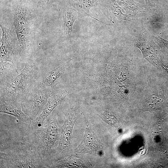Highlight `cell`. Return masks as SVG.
<instances>
[{
	"instance_id": "1",
	"label": "cell",
	"mask_w": 168,
	"mask_h": 168,
	"mask_svg": "<svg viewBox=\"0 0 168 168\" xmlns=\"http://www.w3.org/2000/svg\"><path fill=\"white\" fill-rule=\"evenodd\" d=\"M45 122L38 127L27 128L22 140L39 155L49 168L55 161L60 134L55 119L48 118Z\"/></svg>"
},
{
	"instance_id": "2",
	"label": "cell",
	"mask_w": 168,
	"mask_h": 168,
	"mask_svg": "<svg viewBox=\"0 0 168 168\" xmlns=\"http://www.w3.org/2000/svg\"><path fill=\"white\" fill-rule=\"evenodd\" d=\"M36 67L26 64L18 74L0 83V102L13 101L21 103L36 85Z\"/></svg>"
},
{
	"instance_id": "3",
	"label": "cell",
	"mask_w": 168,
	"mask_h": 168,
	"mask_svg": "<svg viewBox=\"0 0 168 168\" xmlns=\"http://www.w3.org/2000/svg\"><path fill=\"white\" fill-rule=\"evenodd\" d=\"M0 168H49L41 157L24 142L15 143L0 152Z\"/></svg>"
},
{
	"instance_id": "4",
	"label": "cell",
	"mask_w": 168,
	"mask_h": 168,
	"mask_svg": "<svg viewBox=\"0 0 168 168\" xmlns=\"http://www.w3.org/2000/svg\"><path fill=\"white\" fill-rule=\"evenodd\" d=\"M29 11L22 0H21L14 14L13 30L17 55L21 54L26 48L29 33Z\"/></svg>"
},
{
	"instance_id": "5",
	"label": "cell",
	"mask_w": 168,
	"mask_h": 168,
	"mask_svg": "<svg viewBox=\"0 0 168 168\" xmlns=\"http://www.w3.org/2000/svg\"><path fill=\"white\" fill-rule=\"evenodd\" d=\"M53 92L51 87H42L36 84L21 103L22 111L31 122L43 109Z\"/></svg>"
},
{
	"instance_id": "6",
	"label": "cell",
	"mask_w": 168,
	"mask_h": 168,
	"mask_svg": "<svg viewBox=\"0 0 168 168\" xmlns=\"http://www.w3.org/2000/svg\"><path fill=\"white\" fill-rule=\"evenodd\" d=\"M77 116L76 106L72 105L61 128L59 141L56 149L55 161L62 158L68 153L72 131L77 119Z\"/></svg>"
},
{
	"instance_id": "7",
	"label": "cell",
	"mask_w": 168,
	"mask_h": 168,
	"mask_svg": "<svg viewBox=\"0 0 168 168\" xmlns=\"http://www.w3.org/2000/svg\"><path fill=\"white\" fill-rule=\"evenodd\" d=\"M83 137L78 146L72 152L84 154L92 152H98L102 148V143L86 118Z\"/></svg>"
},
{
	"instance_id": "8",
	"label": "cell",
	"mask_w": 168,
	"mask_h": 168,
	"mask_svg": "<svg viewBox=\"0 0 168 168\" xmlns=\"http://www.w3.org/2000/svg\"><path fill=\"white\" fill-rule=\"evenodd\" d=\"M69 93V91L67 90L56 93L53 92L48 98L41 114L31 122L28 126V128H33L41 126L49 117H50L54 109L61 103Z\"/></svg>"
},
{
	"instance_id": "9",
	"label": "cell",
	"mask_w": 168,
	"mask_h": 168,
	"mask_svg": "<svg viewBox=\"0 0 168 168\" xmlns=\"http://www.w3.org/2000/svg\"><path fill=\"white\" fill-rule=\"evenodd\" d=\"M2 35L0 42V62L12 63L16 55L14 39H12L9 31L1 25Z\"/></svg>"
},
{
	"instance_id": "10",
	"label": "cell",
	"mask_w": 168,
	"mask_h": 168,
	"mask_svg": "<svg viewBox=\"0 0 168 168\" xmlns=\"http://www.w3.org/2000/svg\"><path fill=\"white\" fill-rule=\"evenodd\" d=\"M0 112L12 115L28 126L31 122L30 118L22 111L20 103L13 101L0 102Z\"/></svg>"
},
{
	"instance_id": "11",
	"label": "cell",
	"mask_w": 168,
	"mask_h": 168,
	"mask_svg": "<svg viewBox=\"0 0 168 168\" xmlns=\"http://www.w3.org/2000/svg\"><path fill=\"white\" fill-rule=\"evenodd\" d=\"M135 45L141 51L143 57L152 64H156L159 60L158 52L153 45L143 36L137 37Z\"/></svg>"
},
{
	"instance_id": "12",
	"label": "cell",
	"mask_w": 168,
	"mask_h": 168,
	"mask_svg": "<svg viewBox=\"0 0 168 168\" xmlns=\"http://www.w3.org/2000/svg\"><path fill=\"white\" fill-rule=\"evenodd\" d=\"M90 164L82 159L67 154L62 158L55 162L49 168H85Z\"/></svg>"
},
{
	"instance_id": "13",
	"label": "cell",
	"mask_w": 168,
	"mask_h": 168,
	"mask_svg": "<svg viewBox=\"0 0 168 168\" xmlns=\"http://www.w3.org/2000/svg\"><path fill=\"white\" fill-rule=\"evenodd\" d=\"M72 59L48 73L47 76L37 85L42 87H51L55 81L63 74L71 66Z\"/></svg>"
},
{
	"instance_id": "14",
	"label": "cell",
	"mask_w": 168,
	"mask_h": 168,
	"mask_svg": "<svg viewBox=\"0 0 168 168\" xmlns=\"http://www.w3.org/2000/svg\"><path fill=\"white\" fill-rule=\"evenodd\" d=\"M117 2L124 9L126 14L129 16H135L139 13L146 11L145 6L133 0H122Z\"/></svg>"
},
{
	"instance_id": "15",
	"label": "cell",
	"mask_w": 168,
	"mask_h": 168,
	"mask_svg": "<svg viewBox=\"0 0 168 168\" xmlns=\"http://www.w3.org/2000/svg\"><path fill=\"white\" fill-rule=\"evenodd\" d=\"M74 10L68 9L64 13L62 18V28L66 38H68L72 32L76 17L72 15Z\"/></svg>"
},
{
	"instance_id": "16",
	"label": "cell",
	"mask_w": 168,
	"mask_h": 168,
	"mask_svg": "<svg viewBox=\"0 0 168 168\" xmlns=\"http://www.w3.org/2000/svg\"><path fill=\"white\" fill-rule=\"evenodd\" d=\"M98 0H73L72 6L74 9L79 13L88 16L90 10Z\"/></svg>"
},
{
	"instance_id": "17",
	"label": "cell",
	"mask_w": 168,
	"mask_h": 168,
	"mask_svg": "<svg viewBox=\"0 0 168 168\" xmlns=\"http://www.w3.org/2000/svg\"><path fill=\"white\" fill-rule=\"evenodd\" d=\"M7 62H0V83L17 74L16 70L11 64Z\"/></svg>"
},
{
	"instance_id": "18",
	"label": "cell",
	"mask_w": 168,
	"mask_h": 168,
	"mask_svg": "<svg viewBox=\"0 0 168 168\" xmlns=\"http://www.w3.org/2000/svg\"><path fill=\"white\" fill-rule=\"evenodd\" d=\"M107 3L109 11L117 19L129 21L127 17L129 16L122 12L121 7L115 0H107Z\"/></svg>"
},
{
	"instance_id": "19",
	"label": "cell",
	"mask_w": 168,
	"mask_h": 168,
	"mask_svg": "<svg viewBox=\"0 0 168 168\" xmlns=\"http://www.w3.org/2000/svg\"><path fill=\"white\" fill-rule=\"evenodd\" d=\"M101 119L107 124L117 128H120V123L116 117L110 112L105 111L100 115Z\"/></svg>"
},
{
	"instance_id": "20",
	"label": "cell",
	"mask_w": 168,
	"mask_h": 168,
	"mask_svg": "<svg viewBox=\"0 0 168 168\" xmlns=\"http://www.w3.org/2000/svg\"><path fill=\"white\" fill-rule=\"evenodd\" d=\"M154 95L151 96L145 103V108L149 110H154L157 109V103L159 100Z\"/></svg>"
},
{
	"instance_id": "21",
	"label": "cell",
	"mask_w": 168,
	"mask_h": 168,
	"mask_svg": "<svg viewBox=\"0 0 168 168\" xmlns=\"http://www.w3.org/2000/svg\"><path fill=\"white\" fill-rule=\"evenodd\" d=\"M145 7L147 10H148L152 14L156 12V4L154 0H145Z\"/></svg>"
},
{
	"instance_id": "22",
	"label": "cell",
	"mask_w": 168,
	"mask_h": 168,
	"mask_svg": "<svg viewBox=\"0 0 168 168\" xmlns=\"http://www.w3.org/2000/svg\"><path fill=\"white\" fill-rule=\"evenodd\" d=\"M154 37L166 49H168V41L166 40L158 35H155Z\"/></svg>"
},
{
	"instance_id": "23",
	"label": "cell",
	"mask_w": 168,
	"mask_h": 168,
	"mask_svg": "<svg viewBox=\"0 0 168 168\" xmlns=\"http://www.w3.org/2000/svg\"><path fill=\"white\" fill-rule=\"evenodd\" d=\"M50 0H39L38 3V6L40 5H47L49 3Z\"/></svg>"
}]
</instances>
